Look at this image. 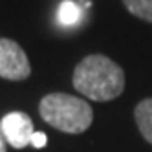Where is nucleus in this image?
Instances as JSON below:
<instances>
[{
  "label": "nucleus",
  "instance_id": "nucleus-6",
  "mask_svg": "<svg viewBox=\"0 0 152 152\" xmlns=\"http://www.w3.org/2000/svg\"><path fill=\"white\" fill-rule=\"evenodd\" d=\"M81 20V9L79 6L72 2V0H66L62 2L57 9V22L62 26H73Z\"/></svg>",
  "mask_w": 152,
  "mask_h": 152
},
{
  "label": "nucleus",
  "instance_id": "nucleus-3",
  "mask_svg": "<svg viewBox=\"0 0 152 152\" xmlns=\"http://www.w3.org/2000/svg\"><path fill=\"white\" fill-rule=\"evenodd\" d=\"M31 75L26 51L11 39H0V77L6 81H24Z\"/></svg>",
  "mask_w": 152,
  "mask_h": 152
},
{
  "label": "nucleus",
  "instance_id": "nucleus-4",
  "mask_svg": "<svg viewBox=\"0 0 152 152\" xmlns=\"http://www.w3.org/2000/svg\"><path fill=\"white\" fill-rule=\"evenodd\" d=\"M0 128L6 137V143L13 148H24L31 143L33 136V121L24 112H9L2 117Z\"/></svg>",
  "mask_w": 152,
  "mask_h": 152
},
{
  "label": "nucleus",
  "instance_id": "nucleus-2",
  "mask_svg": "<svg viewBox=\"0 0 152 152\" xmlns=\"http://www.w3.org/2000/svg\"><path fill=\"white\" fill-rule=\"evenodd\" d=\"M39 114L44 121L66 134H83L94 121V110L84 99L70 94H48L39 103Z\"/></svg>",
  "mask_w": 152,
  "mask_h": 152
},
{
  "label": "nucleus",
  "instance_id": "nucleus-7",
  "mask_svg": "<svg viewBox=\"0 0 152 152\" xmlns=\"http://www.w3.org/2000/svg\"><path fill=\"white\" fill-rule=\"evenodd\" d=\"M123 4L134 17L152 22V0H123Z\"/></svg>",
  "mask_w": 152,
  "mask_h": 152
},
{
  "label": "nucleus",
  "instance_id": "nucleus-5",
  "mask_svg": "<svg viewBox=\"0 0 152 152\" xmlns=\"http://www.w3.org/2000/svg\"><path fill=\"white\" fill-rule=\"evenodd\" d=\"M134 117L141 136L152 145V97L143 99L134 110Z\"/></svg>",
  "mask_w": 152,
  "mask_h": 152
},
{
  "label": "nucleus",
  "instance_id": "nucleus-9",
  "mask_svg": "<svg viewBox=\"0 0 152 152\" xmlns=\"http://www.w3.org/2000/svg\"><path fill=\"white\" fill-rule=\"evenodd\" d=\"M0 152H6V137L2 134V128H0Z\"/></svg>",
  "mask_w": 152,
  "mask_h": 152
},
{
  "label": "nucleus",
  "instance_id": "nucleus-8",
  "mask_svg": "<svg viewBox=\"0 0 152 152\" xmlns=\"http://www.w3.org/2000/svg\"><path fill=\"white\" fill-rule=\"evenodd\" d=\"M31 147L35 148H44L48 145V136L44 132H33V136H31Z\"/></svg>",
  "mask_w": 152,
  "mask_h": 152
},
{
  "label": "nucleus",
  "instance_id": "nucleus-1",
  "mask_svg": "<svg viewBox=\"0 0 152 152\" xmlns=\"http://www.w3.org/2000/svg\"><path fill=\"white\" fill-rule=\"evenodd\" d=\"M73 88L94 101H112L125 90V72L110 57L94 53L75 66Z\"/></svg>",
  "mask_w": 152,
  "mask_h": 152
}]
</instances>
